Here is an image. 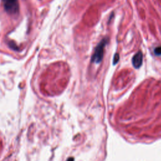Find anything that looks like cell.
<instances>
[{
  "mask_svg": "<svg viewBox=\"0 0 161 161\" xmlns=\"http://www.w3.org/2000/svg\"><path fill=\"white\" fill-rule=\"evenodd\" d=\"M107 43H108L107 38H104L98 43V45H97V47L95 50V52L93 56H92L91 58L92 62L99 64L101 62L103 57L105 46L107 44Z\"/></svg>",
  "mask_w": 161,
  "mask_h": 161,
  "instance_id": "cell-1",
  "label": "cell"
},
{
  "mask_svg": "<svg viewBox=\"0 0 161 161\" xmlns=\"http://www.w3.org/2000/svg\"><path fill=\"white\" fill-rule=\"evenodd\" d=\"M5 11L10 15H15L19 11L18 0H3Z\"/></svg>",
  "mask_w": 161,
  "mask_h": 161,
  "instance_id": "cell-2",
  "label": "cell"
},
{
  "mask_svg": "<svg viewBox=\"0 0 161 161\" xmlns=\"http://www.w3.org/2000/svg\"><path fill=\"white\" fill-rule=\"evenodd\" d=\"M143 55L142 53L139 51L138 52L132 59V64L135 69H139L142 64Z\"/></svg>",
  "mask_w": 161,
  "mask_h": 161,
  "instance_id": "cell-3",
  "label": "cell"
},
{
  "mask_svg": "<svg viewBox=\"0 0 161 161\" xmlns=\"http://www.w3.org/2000/svg\"><path fill=\"white\" fill-rule=\"evenodd\" d=\"M154 53L157 56H160L161 55V46H160V47H157L155 49Z\"/></svg>",
  "mask_w": 161,
  "mask_h": 161,
  "instance_id": "cell-4",
  "label": "cell"
},
{
  "mask_svg": "<svg viewBox=\"0 0 161 161\" xmlns=\"http://www.w3.org/2000/svg\"><path fill=\"white\" fill-rule=\"evenodd\" d=\"M119 60V55L118 54H116L114 56L113 58V64L115 65Z\"/></svg>",
  "mask_w": 161,
  "mask_h": 161,
  "instance_id": "cell-5",
  "label": "cell"
}]
</instances>
